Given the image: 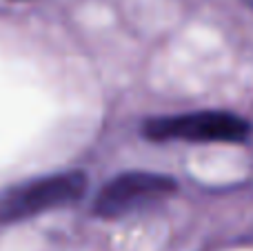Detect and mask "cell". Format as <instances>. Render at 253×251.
I'll return each instance as SVG.
<instances>
[{
	"mask_svg": "<svg viewBox=\"0 0 253 251\" xmlns=\"http://www.w3.org/2000/svg\"><path fill=\"white\" fill-rule=\"evenodd\" d=\"M149 140L187 142H242L251 133V125L231 111H193L180 116L149 118L142 125Z\"/></svg>",
	"mask_w": 253,
	"mask_h": 251,
	"instance_id": "7a4b0ae2",
	"label": "cell"
},
{
	"mask_svg": "<svg viewBox=\"0 0 253 251\" xmlns=\"http://www.w3.org/2000/svg\"><path fill=\"white\" fill-rule=\"evenodd\" d=\"M175 189L178 182L165 173L126 171L116 176L98 191L91 211L98 218L114 220L169 198L175 194Z\"/></svg>",
	"mask_w": 253,
	"mask_h": 251,
	"instance_id": "3957f363",
	"label": "cell"
},
{
	"mask_svg": "<svg viewBox=\"0 0 253 251\" xmlns=\"http://www.w3.org/2000/svg\"><path fill=\"white\" fill-rule=\"evenodd\" d=\"M87 191L84 171H60L44 178H36L0 198V225L29 220L51 209H60L78 203Z\"/></svg>",
	"mask_w": 253,
	"mask_h": 251,
	"instance_id": "6da1fadb",
	"label": "cell"
}]
</instances>
